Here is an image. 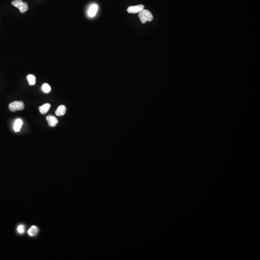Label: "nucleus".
<instances>
[{
  "instance_id": "obj_1",
  "label": "nucleus",
  "mask_w": 260,
  "mask_h": 260,
  "mask_svg": "<svg viewBox=\"0 0 260 260\" xmlns=\"http://www.w3.org/2000/svg\"><path fill=\"white\" fill-rule=\"evenodd\" d=\"M138 14V17L140 18V21L143 24H145L147 21H151L153 19V16L152 14L151 13L150 11L147 10H142L141 11L139 12Z\"/></svg>"
},
{
  "instance_id": "obj_2",
  "label": "nucleus",
  "mask_w": 260,
  "mask_h": 260,
  "mask_svg": "<svg viewBox=\"0 0 260 260\" xmlns=\"http://www.w3.org/2000/svg\"><path fill=\"white\" fill-rule=\"evenodd\" d=\"M12 4L19 9L21 13H25L28 10V4L27 3L23 2L22 0H14L12 2Z\"/></svg>"
},
{
  "instance_id": "obj_3",
  "label": "nucleus",
  "mask_w": 260,
  "mask_h": 260,
  "mask_svg": "<svg viewBox=\"0 0 260 260\" xmlns=\"http://www.w3.org/2000/svg\"><path fill=\"white\" fill-rule=\"evenodd\" d=\"M24 104L22 101H14L11 103L9 105V109L12 112H16L17 111L24 110Z\"/></svg>"
},
{
  "instance_id": "obj_4",
  "label": "nucleus",
  "mask_w": 260,
  "mask_h": 260,
  "mask_svg": "<svg viewBox=\"0 0 260 260\" xmlns=\"http://www.w3.org/2000/svg\"><path fill=\"white\" fill-rule=\"evenodd\" d=\"M144 9V6L142 4H140V5L129 7L127 9V12L130 14H135V13H139V12L143 10Z\"/></svg>"
},
{
  "instance_id": "obj_5",
  "label": "nucleus",
  "mask_w": 260,
  "mask_h": 260,
  "mask_svg": "<svg viewBox=\"0 0 260 260\" xmlns=\"http://www.w3.org/2000/svg\"><path fill=\"white\" fill-rule=\"evenodd\" d=\"M48 125L50 127H54L58 125L59 120L56 117L52 115H49L46 118Z\"/></svg>"
},
{
  "instance_id": "obj_6",
  "label": "nucleus",
  "mask_w": 260,
  "mask_h": 260,
  "mask_svg": "<svg viewBox=\"0 0 260 260\" xmlns=\"http://www.w3.org/2000/svg\"><path fill=\"white\" fill-rule=\"evenodd\" d=\"M98 10V6L97 4H93L89 8L88 12V16L91 18L94 17L96 15Z\"/></svg>"
},
{
  "instance_id": "obj_7",
  "label": "nucleus",
  "mask_w": 260,
  "mask_h": 260,
  "mask_svg": "<svg viewBox=\"0 0 260 260\" xmlns=\"http://www.w3.org/2000/svg\"><path fill=\"white\" fill-rule=\"evenodd\" d=\"M67 109L64 105H61L55 111V114L58 116H62L66 113Z\"/></svg>"
},
{
  "instance_id": "obj_8",
  "label": "nucleus",
  "mask_w": 260,
  "mask_h": 260,
  "mask_svg": "<svg viewBox=\"0 0 260 260\" xmlns=\"http://www.w3.org/2000/svg\"><path fill=\"white\" fill-rule=\"evenodd\" d=\"M50 104L49 103L45 104L42 106L39 107V111H40V113L42 114H45L48 112V111L49 110V109L50 108Z\"/></svg>"
},
{
  "instance_id": "obj_9",
  "label": "nucleus",
  "mask_w": 260,
  "mask_h": 260,
  "mask_svg": "<svg viewBox=\"0 0 260 260\" xmlns=\"http://www.w3.org/2000/svg\"><path fill=\"white\" fill-rule=\"evenodd\" d=\"M23 125V121L20 119H17L14 123V129L15 132H19Z\"/></svg>"
},
{
  "instance_id": "obj_10",
  "label": "nucleus",
  "mask_w": 260,
  "mask_h": 260,
  "mask_svg": "<svg viewBox=\"0 0 260 260\" xmlns=\"http://www.w3.org/2000/svg\"><path fill=\"white\" fill-rule=\"evenodd\" d=\"M38 232V228L37 227H36L35 226H32L29 229V230H28V235L30 236H35L37 234Z\"/></svg>"
},
{
  "instance_id": "obj_11",
  "label": "nucleus",
  "mask_w": 260,
  "mask_h": 260,
  "mask_svg": "<svg viewBox=\"0 0 260 260\" xmlns=\"http://www.w3.org/2000/svg\"><path fill=\"white\" fill-rule=\"evenodd\" d=\"M28 81L30 85H34L36 84V77L33 74H29L27 76Z\"/></svg>"
},
{
  "instance_id": "obj_12",
  "label": "nucleus",
  "mask_w": 260,
  "mask_h": 260,
  "mask_svg": "<svg viewBox=\"0 0 260 260\" xmlns=\"http://www.w3.org/2000/svg\"><path fill=\"white\" fill-rule=\"evenodd\" d=\"M42 89L43 92L46 94L49 93L51 91L50 86L48 84H43L42 86Z\"/></svg>"
},
{
  "instance_id": "obj_13",
  "label": "nucleus",
  "mask_w": 260,
  "mask_h": 260,
  "mask_svg": "<svg viewBox=\"0 0 260 260\" xmlns=\"http://www.w3.org/2000/svg\"><path fill=\"white\" fill-rule=\"evenodd\" d=\"M17 231L18 233L19 234H22L25 232V226L23 225H20L18 226V228H17Z\"/></svg>"
}]
</instances>
